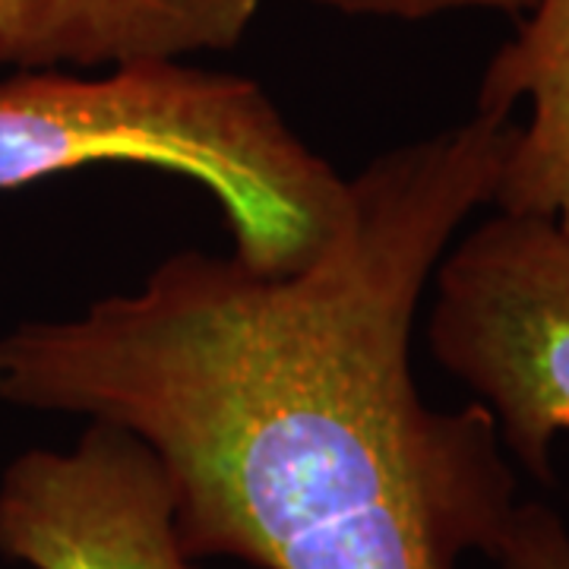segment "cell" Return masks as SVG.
<instances>
[{
	"label": "cell",
	"mask_w": 569,
	"mask_h": 569,
	"mask_svg": "<svg viewBox=\"0 0 569 569\" xmlns=\"http://www.w3.org/2000/svg\"><path fill=\"white\" fill-rule=\"evenodd\" d=\"M102 164L197 183L222 212L231 253L263 272L305 266L346 209L348 178L238 73L146 61L0 80V193Z\"/></svg>",
	"instance_id": "cell-1"
},
{
	"label": "cell",
	"mask_w": 569,
	"mask_h": 569,
	"mask_svg": "<svg viewBox=\"0 0 569 569\" xmlns=\"http://www.w3.org/2000/svg\"><path fill=\"white\" fill-rule=\"evenodd\" d=\"M430 291L433 361L488 408L507 456L550 485V452L569 433V238L493 209L456 234Z\"/></svg>",
	"instance_id": "cell-2"
},
{
	"label": "cell",
	"mask_w": 569,
	"mask_h": 569,
	"mask_svg": "<svg viewBox=\"0 0 569 569\" xmlns=\"http://www.w3.org/2000/svg\"><path fill=\"white\" fill-rule=\"evenodd\" d=\"M0 557L29 569H193L162 462L96 421L70 447L26 449L0 471Z\"/></svg>",
	"instance_id": "cell-3"
},
{
	"label": "cell",
	"mask_w": 569,
	"mask_h": 569,
	"mask_svg": "<svg viewBox=\"0 0 569 569\" xmlns=\"http://www.w3.org/2000/svg\"><path fill=\"white\" fill-rule=\"evenodd\" d=\"M263 0H0V67L111 70L231 51Z\"/></svg>",
	"instance_id": "cell-4"
},
{
	"label": "cell",
	"mask_w": 569,
	"mask_h": 569,
	"mask_svg": "<svg viewBox=\"0 0 569 569\" xmlns=\"http://www.w3.org/2000/svg\"><path fill=\"white\" fill-rule=\"evenodd\" d=\"M490 209L557 224L569 238V0H535L516 36L500 44L481 77L475 111L512 118Z\"/></svg>",
	"instance_id": "cell-5"
},
{
	"label": "cell",
	"mask_w": 569,
	"mask_h": 569,
	"mask_svg": "<svg viewBox=\"0 0 569 569\" xmlns=\"http://www.w3.org/2000/svg\"><path fill=\"white\" fill-rule=\"evenodd\" d=\"M490 560L497 569H569V526L548 503L519 500Z\"/></svg>",
	"instance_id": "cell-6"
},
{
	"label": "cell",
	"mask_w": 569,
	"mask_h": 569,
	"mask_svg": "<svg viewBox=\"0 0 569 569\" xmlns=\"http://www.w3.org/2000/svg\"><path fill=\"white\" fill-rule=\"evenodd\" d=\"M339 13L355 17H392V20H427L456 10H493L507 17H526L535 0H313Z\"/></svg>",
	"instance_id": "cell-7"
}]
</instances>
